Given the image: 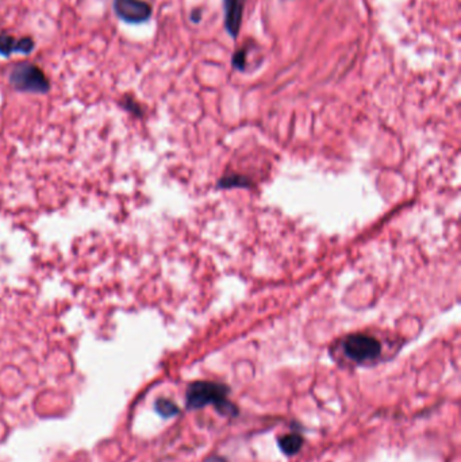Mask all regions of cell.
<instances>
[{
  "label": "cell",
  "instance_id": "3",
  "mask_svg": "<svg viewBox=\"0 0 461 462\" xmlns=\"http://www.w3.org/2000/svg\"><path fill=\"white\" fill-rule=\"evenodd\" d=\"M344 353L354 362L374 361L381 353L379 341L367 334H352L342 342Z\"/></svg>",
  "mask_w": 461,
  "mask_h": 462
},
{
  "label": "cell",
  "instance_id": "9",
  "mask_svg": "<svg viewBox=\"0 0 461 462\" xmlns=\"http://www.w3.org/2000/svg\"><path fill=\"white\" fill-rule=\"evenodd\" d=\"M245 58H246V52L240 51L233 57V66L243 71L245 68Z\"/></svg>",
  "mask_w": 461,
  "mask_h": 462
},
{
  "label": "cell",
  "instance_id": "1",
  "mask_svg": "<svg viewBox=\"0 0 461 462\" xmlns=\"http://www.w3.org/2000/svg\"><path fill=\"white\" fill-rule=\"evenodd\" d=\"M229 389L220 384L209 381H196L187 391V407L192 409L214 405L222 414L234 415V407L226 400Z\"/></svg>",
  "mask_w": 461,
  "mask_h": 462
},
{
  "label": "cell",
  "instance_id": "7",
  "mask_svg": "<svg viewBox=\"0 0 461 462\" xmlns=\"http://www.w3.org/2000/svg\"><path fill=\"white\" fill-rule=\"evenodd\" d=\"M279 446L286 454H295L302 447V438L297 434L286 435L279 441Z\"/></svg>",
  "mask_w": 461,
  "mask_h": 462
},
{
  "label": "cell",
  "instance_id": "6",
  "mask_svg": "<svg viewBox=\"0 0 461 462\" xmlns=\"http://www.w3.org/2000/svg\"><path fill=\"white\" fill-rule=\"evenodd\" d=\"M34 48L31 38L17 39L8 34H0V55L8 57L14 52L28 55Z\"/></svg>",
  "mask_w": 461,
  "mask_h": 462
},
{
  "label": "cell",
  "instance_id": "4",
  "mask_svg": "<svg viewBox=\"0 0 461 462\" xmlns=\"http://www.w3.org/2000/svg\"><path fill=\"white\" fill-rule=\"evenodd\" d=\"M116 15L129 24H142L152 15V7L143 0H115Z\"/></svg>",
  "mask_w": 461,
  "mask_h": 462
},
{
  "label": "cell",
  "instance_id": "10",
  "mask_svg": "<svg viewBox=\"0 0 461 462\" xmlns=\"http://www.w3.org/2000/svg\"><path fill=\"white\" fill-rule=\"evenodd\" d=\"M191 18H192L193 22H199V21H200V12H199V11H195V12L192 14Z\"/></svg>",
  "mask_w": 461,
  "mask_h": 462
},
{
  "label": "cell",
  "instance_id": "8",
  "mask_svg": "<svg viewBox=\"0 0 461 462\" xmlns=\"http://www.w3.org/2000/svg\"><path fill=\"white\" fill-rule=\"evenodd\" d=\"M155 408H156L157 414H160L163 418H172V416L179 414L177 406L168 399H159L155 403Z\"/></svg>",
  "mask_w": 461,
  "mask_h": 462
},
{
  "label": "cell",
  "instance_id": "2",
  "mask_svg": "<svg viewBox=\"0 0 461 462\" xmlns=\"http://www.w3.org/2000/svg\"><path fill=\"white\" fill-rule=\"evenodd\" d=\"M10 82L18 91L35 94H45L51 87L45 73L38 66L28 62H21L12 69Z\"/></svg>",
  "mask_w": 461,
  "mask_h": 462
},
{
  "label": "cell",
  "instance_id": "5",
  "mask_svg": "<svg viewBox=\"0 0 461 462\" xmlns=\"http://www.w3.org/2000/svg\"><path fill=\"white\" fill-rule=\"evenodd\" d=\"M223 4L226 11L225 15L226 30L232 38H237L241 28L245 0H223Z\"/></svg>",
  "mask_w": 461,
  "mask_h": 462
}]
</instances>
